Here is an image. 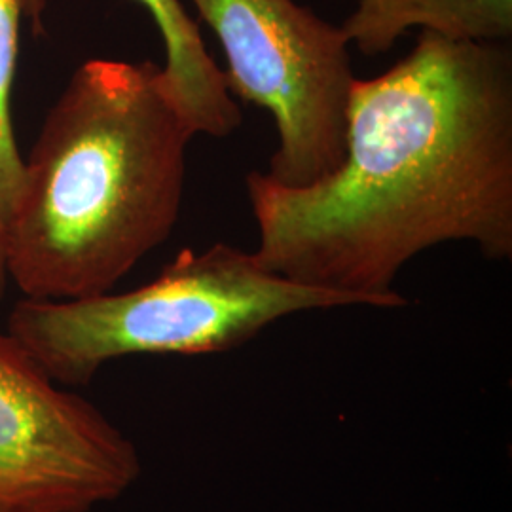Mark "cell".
I'll use <instances>...</instances> for the list:
<instances>
[{
    "label": "cell",
    "instance_id": "obj_6",
    "mask_svg": "<svg viewBox=\"0 0 512 512\" xmlns=\"http://www.w3.org/2000/svg\"><path fill=\"white\" fill-rule=\"evenodd\" d=\"M154 19L165 48L164 86L194 133L228 137L243 122L241 107L228 90V80L209 54L198 23L181 0H137ZM48 0H23V16L37 33Z\"/></svg>",
    "mask_w": 512,
    "mask_h": 512
},
{
    "label": "cell",
    "instance_id": "obj_5",
    "mask_svg": "<svg viewBox=\"0 0 512 512\" xmlns=\"http://www.w3.org/2000/svg\"><path fill=\"white\" fill-rule=\"evenodd\" d=\"M141 473L133 440L0 332V512H92Z\"/></svg>",
    "mask_w": 512,
    "mask_h": 512
},
{
    "label": "cell",
    "instance_id": "obj_4",
    "mask_svg": "<svg viewBox=\"0 0 512 512\" xmlns=\"http://www.w3.org/2000/svg\"><path fill=\"white\" fill-rule=\"evenodd\" d=\"M219 38L228 90L268 110L277 148L268 177L306 186L346 154L351 88L348 38L296 0H190Z\"/></svg>",
    "mask_w": 512,
    "mask_h": 512
},
{
    "label": "cell",
    "instance_id": "obj_1",
    "mask_svg": "<svg viewBox=\"0 0 512 512\" xmlns=\"http://www.w3.org/2000/svg\"><path fill=\"white\" fill-rule=\"evenodd\" d=\"M256 260L294 283L401 308L404 266L448 241L512 256V54L421 31L387 73L355 80L346 154L285 186L251 171Z\"/></svg>",
    "mask_w": 512,
    "mask_h": 512
},
{
    "label": "cell",
    "instance_id": "obj_2",
    "mask_svg": "<svg viewBox=\"0 0 512 512\" xmlns=\"http://www.w3.org/2000/svg\"><path fill=\"white\" fill-rule=\"evenodd\" d=\"M194 135L165 90L162 67L80 65L23 160L18 203L4 224L8 277L23 296L110 293L169 239Z\"/></svg>",
    "mask_w": 512,
    "mask_h": 512
},
{
    "label": "cell",
    "instance_id": "obj_8",
    "mask_svg": "<svg viewBox=\"0 0 512 512\" xmlns=\"http://www.w3.org/2000/svg\"><path fill=\"white\" fill-rule=\"evenodd\" d=\"M23 0H0V224L4 226L23 186V158L12 124V88L19 57V18Z\"/></svg>",
    "mask_w": 512,
    "mask_h": 512
},
{
    "label": "cell",
    "instance_id": "obj_9",
    "mask_svg": "<svg viewBox=\"0 0 512 512\" xmlns=\"http://www.w3.org/2000/svg\"><path fill=\"white\" fill-rule=\"evenodd\" d=\"M10 277H8V268H6V247H4V226L0 224V300L6 293V285H8Z\"/></svg>",
    "mask_w": 512,
    "mask_h": 512
},
{
    "label": "cell",
    "instance_id": "obj_3",
    "mask_svg": "<svg viewBox=\"0 0 512 512\" xmlns=\"http://www.w3.org/2000/svg\"><path fill=\"white\" fill-rule=\"evenodd\" d=\"M359 306L266 270L228 243L183 249L147 285L80 300L23 298L6 332L54 382L88 385L129 355H205L239 348L294 313Z\"/></svg>",
    "mask_w": 512,
    "mask_h": 512
},
{
    "label": "cell",
    "instance_id": "obj_7",
    "mask_svg": "<svg viewBox=\"0 0 512 512\" xmlns=\"http://www.w3.org/2000/svg\"><path fill=\"white\" fill-rule=\"evenodd\" d=\"M340 27L368 57L389 52L414 27L456 40L505 42L512 37V0H359Z\"/></svg>",
    "mask_w": 512,
    "mask_h": 512
}]
</instances>
